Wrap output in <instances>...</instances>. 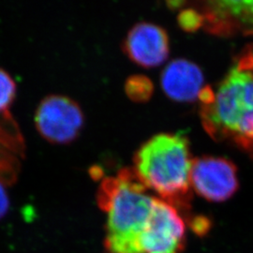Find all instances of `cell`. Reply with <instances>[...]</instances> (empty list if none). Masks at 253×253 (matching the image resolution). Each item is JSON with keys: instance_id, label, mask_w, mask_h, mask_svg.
<instances>
[{"instance_id": "obj_11", "label": "cell", "mask_w": 253, "mask_h": 253, "mask_svg": "<svg viewBox=\"0 0 253 253\" xmlns=\"http://www.w3.org/2000/svg\"><path fill=\"white\" fill-rule=\"evenodd\" d=\"M125 89L127 96L131 100L135 101H145L152 95L153 84L145 76L135 75L127 79Z\"/></svg>"}, {"instance_id": "obj_3", "label": "cell", "mask_w": 253, "mask_h": 253, "mask_svg": "<svg viewBox=\"0 0 253 253\" xmlns=\"http://www.w3.org/2000/svg\"><path fill=\"white\" fill-rule=\"evenodd\" d=\"M200 117L214 140L228 141L253 152V73L233 67L219 84L213 101L201 105Z\"/></svg>"}, {"instance_id": "obj_5", "label": "cell", "mask_w": 253, "mask_h": 253, "mask_svg": "<svg viewBox=\"0 0 253 253\" xmlns=\"http://www.w3.org/2000/svg\"><path fill=\"white\" fill-rule=\"evenodd\" d=\"M186 224L176 208L157 198L148 224L140 239L142 253H181Z\"/></svg>"}, {"instance_id": "obj_9", "label": "cell", "mask_w": 253, "mask_h": 253, "mask_svg": "<svg viewBox=\"0 0 253 253\" xmlns=\"http://www.w3.org/2000/svg\"><path fill=\"white\" fill-rule=\"evenodd\" d=\"M166 95L177 101H193L203 89L204 76L199 67L187 59H173L162 73Z\"/></svg>"}, {"instance_id": "obj_1", "label": "cell", "mask_w": 253, "mask_h": 253, "mask_svg": "<svg viewBox=\"0 0 253 253\" xmlns=\"http://www.w3.org/2000/svg\"><path fill=\"white\" fill-rule=\"evenodd\" d=\"M146 190L134 168H123L117 176L101 181L97 203L107 213V253H142L140 239L157 199Z\"/></svg>"}, {"instance_id": "obj_8", "label": "cell", "mask_w": 253, "mask_h": 253, "mask_svg": "<svg viewBox=\"0 0 253 253\" xmlns=\"http://www.w3.org/2000/svg\"><path fill=\"white\" fill-rule=\"evenodd\" d=\"M123 48L133 62L145 68H153L167 59L169 38L163 27L142 22L129 30Z\"/></svg>"}, {"instance_id": "obj_4", "label": "cell", "mask_w": 253, "mask_h": 253, "mask_svg": "<svg viewBox=\"0 0 253 253\" xmlns=\"http://www.w3.org/2000/svg\"><path fill=\"white\" fill-rule=\"evenodd\" d=\"M34 122L38 132L47 142L57 145L72 143L84 124V114L73 99L58 94L46 96L39 103Z\"/></svg>"}, {"instance_id": "obj_13", "label": "cell", "mask_w": 253, "mask_h": 253, "mask_svg": "<svg viewBox=\"0 0 253 253\" xmlns=\"http://www.w3.org/2000/svg\"><path fill=\"white\" fill-rule=\"evenodd\" d=\"M235 66L241 70L253 73V44L247 46L238 55Z\"/></svg>"}, {"instance_id": "obj_6", "label": "cell", "mask_w": 253, "mask_h": 253, "mask_svg": "<svg viewBox=\"0 0 253 253\" xmlns=\"http://www.w3.org/2000/svg\"><path fill=\"white\" fill-rule=\"evenodd\" d=\"M190 186L209 202L220 203L230 199L239 186L235 163L225 158L213 156L193 159Z\"/></svg>"}, {"instance_id": "obj_7", "label": "cell", "mask_w": 253, "mask_h": 253, "mask_svg": "<svg viewBox=\"0 0 253 253\" xmlns=\"http://www.w3.org/2000/svg\"><path fill=\"white\" fill-rule=\"evenodd\" d=\"M205 29L216 36L253 35V0H217L203 3Z\"/></svg>"}, {"instance_id": "obj_14", "label": "cell", "mask_w": 253, "mask_h": 253, "mask_svg": "<svg viewBox=\"0 0 253 253\" xmlns=\"http://www.w3.org/2000/svg\"><path fill=\"white\" fill-rule=\"evenodd\" d=\"M5 181L0 178V219H2L8 213L9 209V198Z\"/></svg>"}, {"instance_id": "obj_2", "label": "cell", "mask_w": 253, "mask_h": 253, "mask_svg": "<svg viewBox=\"0 0 253 253\" xmlns=\"http://www.w3.org/2000/svg\"><path fill=\"white\" fill-rule=\"evenodd\" d=\"M192 161L188 138L178 133H160L141 145L134 155V170L145 187L182 214L191 201Z\"/></svg>"}, {"instance_id": "obj_12", "label": "cell", "mask_w": 253, "mask_h": 253, "mask_svg": "<svg viewBox=\"0 0 253 253\" xmlns=\"http://www.w3.org/2000/svg\"><path fill=\"white\" fill-rule=\"evenodd\" d=\"M177 21L181 28L186 31H195L204 27V17L199 9H183L177 17Z\"/></svg>"}, {"instance_id": "obj_10", "label": "cell", "mask_w": 253, "mask_h": 253, "mask_svg": "<svg viewBox=\"0 0 253 253\" xmlns=\"http://www.w3.org/2000/svg\"><path fill=\"white\" fill-rule=\"evenodd\" d=\"M17 86L7 71L0 68V116L5 119L12 120L9 108L16 97Z\"/></svg>"}]
</instances>
